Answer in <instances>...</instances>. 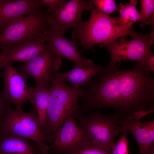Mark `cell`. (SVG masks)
<instances>
[{
	"mask_svg": "<svg viewBox=\"0 0 154 154\" xmlns=\"http://www.w3.org/2000/svg\"><path fill=\"white\" fill-rule=\"evenodd\" d=\"M151 72L145 63L126 70L110 63L103 66L82 88L78 116L105 107L114 109L120 119L138 111L154 110V78Z\"/></svg>",
	"mask_w": 154,
	"mask_h": 154,
	"instance_id": "1",
	"label": "cell"
},
{
	"mask_svg": "<svg viewBox=\"0 0 154 154\" xmlns=\"http://www.w3.org/2000/svg\"><path fill=\"white\" fill-rule=\"evenodd\" d=\"M90 11L89 20L82 21L72 32V40L82 47L80 52L84 53L88 50L94 52L96 44L102 47L122 36L129 35L132 37L136 33L133 29L123 27L118 17L104 15L98 12L94 5Z\"/></svg>",
	"mask_w": 154,
	"mask_h": 154,
	"instance_id": "2",
	"label": "cell"
},
{
	"mask_svg": "<svg viewBox=\"0 0 154 154\" xmlns=\"http://www.w3.org/2000/svg\"><path fill=\"white\" fill-rule=\"evenodd\" d=\"M49 90L46 124L43 132L54 137L67 118L71 116L75 118L78 113L80 107L78 101L83 89L68 86L52 74Z\"/></svg>",
	"mask_w": 154,
	"mask_h": 154,
	"instance_id": "3",
	"label": "cell"
},
{
	"mask_svg": "<svg viewBox=\"0 0 154 154\" xmlns=\"http://www.w3.org/2000/svg\"><path fill=\"white\" fill-rule=\"evenodd\" d=\"M76 118L77 125L85 133L91 143L107 151H112L115 145V139L122 131L118 124L120 117L117 113L108 115L98 110Z\"/></svg>",
	"mask_w": 154,
	"mask_h": 154,
	"instance_id": "4",
	"label": "cell"
},
{
	"mask_svg": "<svg viewBox=\"0 0 154 154\" xmlns=\"http://www.w3.org/2000/svg\"><path fill=\"white\" fill-rule=\"evenodd\" d=\"M50 14L44 5L20 19L0 34V48H10L38 40L41 34L51 27L48 22Z\"/></svg>",
	"mask_w": 154,
	"mask_h": 154,
	"instance_id": "5",
	"label": "cell"
},
{
	"mask_svg": "<svg viewBox=\"0 0 154 154\" xmlns=\"http://www.w3.org/2000/svg\"><path fill=\"white\" fill-rule=\"evenodd\" d=\"M36 110L24 112L11 109L0 121V133H11L34 141L41 154H50L47 142L54 137L46 135L40 127Z\"/></svg>",
	"mask_w": 154,
	"mask_h": 154,
	"instance_id": "6",
	"label": "cell"
},
{
	"mask_svg": "<svg viewBox=\"0 0 154 154\" xmlns=\"http://www.w3.org/2000/svg\"><path fill=\"white\" fill-rule=\"evenodd\" d=\"M125 36L121 37L119 42L116 40L104 46L110 54V63L116 64L125 60L146 63V59L152 51L151 47L154 43V27L150 33L143 35L137 33L130 40L127 41Z\"/></svg>",
	"mask_w": 154,
	"mask_h": 154,
	"instance_id": "7",
	"label": "cell"
},
{
	"mask_svg": "<svg viewBox=\"0 0 154 154\" xmlns=\"http://www.w3.org/2000/svg\"><path fill=\"white\" fill-rule=\"evenodd\" d=\"M38 39L43 41L48 48L58 56L73 62L74 68H87L94 63L81 56L76 42L67 39L64 34L51 27L41 34Z\"/></svg>",
	"mask_w": 154,
	"mask_h": 154,
	"instance_id": "8",
	"label": "cell"
},
{
	"mask_svg": "<svg viewBox=\"0 0 154 154\" xmlns=\"http://www.w3.org/2000/svg\"><path fill=\"white\" fill-rule=\"evenodd\" d=\"M62 65L61 58L47 48L29 62L15 68L31 77L36 86H42L49 90L52 73L57 71Z\"/></svg>",
	"mask_w": 154,
	"mask_h": 154,
	"instance_id": "9",
	"label": "cell"
},
{
	"mask_svg": "<svg viewBox=\"0 0 154 154\" xmlns=\"http://www.w3.org/2000/svg\"><path fill=\"white\" fill-rule=\"evenodd\" d=\"M2 74L4 88L2 91L5 97L15 106V109L22 110V106L25 102L33 101L35 86L29 87L26 80L27 75L19 72L12 65L5 66Z\"/></svg>",
	"mask_w": 154,
	"mask_h": 154,
	"instance_id": "10",
	"label": "cell"
},
{
	"mask_svg": "<svg viewBox=\"0 0 154 154\" xmlns=\"http://www.w3.org/2000/svg\"><path fill=\"white\" fill-rule=\"evenodd\" d=\"M93 5L92 0L66 1L50 14L48 23L51 28L64 34L68 29L77 27L83 21V12L90 11Z\"/></svg>",
	"mask_w": 154,
	"mask_h": 154,
	"instance_id": "11",
	"label": "cell"
},
{
	"mask_svg": "<svg viewBox=\"0 0 154 154\" xmlns=\"http://www.w3.org/2000/svg\"><path fill=\"white\" fill-rule=\"evenodd\" d=\"M72 116L68 117L56 133L51 144L48 146L52 154H67L88 138L76 123Z\"/></svg>",
	"mask_w": 154,
	"mask_h": 154,
	"instance_id": "12",
	"label": "cell"
},
{
	"mask_svg": "<svg viewBox=\"0 0 154 154\" xmlns=\"http://www.w3.org/2000/svg\"><path fill=\"white\" fill-rule=\"evenodd\" d=\"M44 6L40 0H12L0 5V34L21 17L37 12Z\"/></svg>",
	"mask_w": 154,
	"mask_h": 154,
	"instance_id": "13",
	"label": "cell"
},
{
	"mask_svg": "<svg viewBox=\"0 0 154 154\" xmlns=\"http://www.w3.org/2000/svg\"><path fill=\"white\" fill-rule=\"evenodd\" d=\"M47 48L43 41L38 39L11 48L2 49L0 69L16 61L27 62Z\"/></svg>",
	"mask_w": 154,
	"mask_h": 154,
	"instance_id": "14",
	"label": "cell"
},
{
	"mask_svg": "<svg viewBox=\"0 0 154 154\" xmlns=\"http://www.w3.org/2000/svg\"><path fill=\"white\" fill-rule=\"evenodd\" d=\"M118 124L121 129L129 131L135 138L139 147V154H147L154 143V120L140 121L134 119H119Z\"/></svg>",
	"mask_w": 154,
	"mask_h": 154,
	"instance_id": "15",
	"label": "cell"
},
{
	"mask_svg": "<svg viewBox=\"0 0 154 154\" xmlns=\"http://www.w3.org/2000/svg\"><path fill=\"white\" fill-rule=\"evenodd\" d=\"M28 139L0 133V154H41L36 144Z\"/></svg>",
	"mask_w": 154,
	"mask_h": 154,
	"instance_id": "16",
	"label": "cell"
},
{
	"mask_svg": "<svg viewBox=\"0 0 154 154\" xmlns=\"http://www.w3.org/2000/svg\"><path fill=\"white\" fill-rule=\"evenodd\" d=\"M103 67L101 65H96L94 63L87 68H74L66 72L55 71L52 74L64 82L70 83L74 88H78L90 83Z\"/></svg>",
	"mask_w": 154,
	"mask_h": 154,
	"instance_id": "17",
	"label": "cell"
},
{
	"mask_svg": "<svg viewBox=\"0 0 154 154\" xmlns=\"http://www.w3.org/2000/svg\"><path fill=\"white\" fill-rule=\"evenodd\" d=\"M49 90L45 87L35 86V92L31 103L33 109L37 111L39 125L43 132L46 124L47 113L49 99Z\"/></svg>",
	"mask_w": 154,
	"mask_h": 154,
	"instance_id": "18",
	"label": "cell"
},
{
	"mask_svg": "<svg viewBox=\"0 0 154 154\" xmlns=\"http://www.w3.org/2000/svg\"><path fill=\"white\" fill-rule=\"evenodd\" d=\"M137 3V0H130L129 3L119 4V15L118 17L120 23L128 29H133L132 26L134 23L141 21L140 15L136 8Z\"/></svg>",
	"mask_w": 154,
	"mask_h": 154,
	"instance_id": "19",
	"label": "cell"
},
{
	"mask_svg": "<svg viewBox=\"0 0 154 154\" xmlns=\"http://www.w3.org/2000/svg\"><path fill=\"white\" fill-rule=\"evenodd\" d=\"M112 151L96 146L87 139L67 154H111Z\"/></svg>",
	"mask_w": 154,
	"mask_h": 154,
	"instance_id": "20",
	"label": "cell"
},
{
	"mask_svg": "<svg viewBox=\"0 0 154 154\" xmlns=\"http://www.w3.org/2000/svg\"><path fill=\"white\" fill-rule=\"evenodd\" d=\"M92 2L96 9L104 15L110 16L113 12L118 11L114 0H93Z\"/></svg>",
	"mask_w": 154,
	"mask_h": 154,
	"instance_id": "21",
	"label": "cell"
},
{
	"mask_svg": "<svg viewBox=\"0 0 154 154\" xmlns=\"http://www.w3.org/2000/svg\"><path fill=\"white\" fill-rule=\"evenodd\" d=\"M141 10L139 13L141 17L140 27H142L145 22L154 17V0H141Z\"/></svg>",
	"mask_w": 154,
	"mask_h": 154,
	"instance_id": "22",
	"label": "cell"
},
{
	"mask_svg": "<svg viewBox=\"0 0 154 154\" xmlns=\"http://www.w3.org/2000/svg\"><path fill=\"white\" fill-rule=\"evenodd\" d=\"M122 134L117 142L115 144L111 154H129L128 149V139L127 137V131L122 129Z\"/></svg>",
	"mask_w": 154,
	"mask_h": 154,
	"instance_id": "23",
	"label": "cell"
},
{
	"mask_svg": "<svg viewBox=\"0 0 154 154\" xmlns=\"http://www.w3.org/2000/svg\"><path fill=\"white\" fill-rule=\"evenodd\" d=\"M11 103L0 91V121L11 110Z\"/></svg>",
	"mask_w": 154,
	"mask_h": 154,
	"instance_id": "24",
	"label": "cell"
},
{
	"mask_svg": "<svg viewBox=\"0 0 154 154\" xmlns=\"http://www.w3.org/2000/svg\"><path fill=\"white\" fill-rule=\"evenodd\" d=\"M66 1L65 0H42L40 2L46 7L48 13H50L62 6Z\"/></svg>",
	"mask_w": 154,
	"mask_h": 154,
	"instance_id": "25",
	"label": "cell"
},
{
	"mask_svg": "<svg viewBox=\"0 0 154 154\" xmlns=\"http://www.w3.org/2000/svg\"><path fill=\"white\" fill-rule=\"evenodd\" d=\"M146 62L151 72L154 71V54L152 51L147 56L146 60Z\"/></svg>",
	"mask_w": 154,
	"mask_h": 154,
	"instance_id": "26",
	"label": "cell"
},
{
	"mask_svg": "<svg viewBox=\"0 0 154 154\" xmlns=\"http://www.w3.org/2000/svg\"><path fill=\"white\" fill-rule=\"evenodd\" d=\"M12 0H0V5L5 4L11 2Z\"/></svg>",
	"mask_w": 154,
	"mask_h": 154,
	"instance_id": "27",
	"label": "cell"
}]
</instances>
